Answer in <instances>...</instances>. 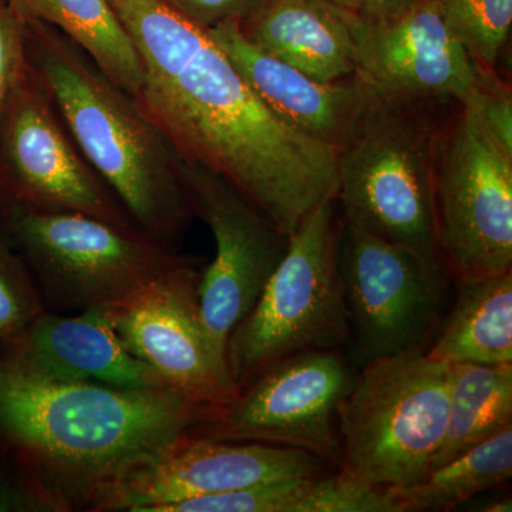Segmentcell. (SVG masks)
Here are the masks:
<instances>
[{
    "mask_svg": "<svg viewBox=\"0 0 512 512\" xmlns=\"http://www.w3.org/2000/svg\"><path fill=\"white\" fill-rule=\"evenodd\" d=\"M110 3L143 66L138 106L178 156L220 175L288 235L336 200L338 151L276 116L210 30L163 0Z\"/></svg>",
    "mask_w": 512,
    "mask_h": 512,
    "instance_id": "1",
    "label": "cell"
},
{
    "mask_svg": "<svg viewBox=\"0 0 512 512\" xmlns=\"http://www.w3.org/2000/svg\"><path fill=\"white\" fill-rule=\"evenodd\" d=\"M205 407L173 389H123L40 375L0 357V433L35 466L36 481L70 507L200 423Z\"/></svg>",
    "mask_w": 512,
    "mask_h": 512,
    "instance_id": "2",
    "label": "cell"
},
{
    "mask_svg": "<svg viewBox=\"0 0 512 512\" xmlns=\"http://www.w3.org/2000/svg\"><path fill=\"white\" fill-rule=\"evenodd\" d=\"M23 39L26 62L84 160L144 235L178 251L194 215L173 146L62 32L23 18Z\"/></svg>",
    "mask_w": 512,
    "mask_h": 512,
    "instance_id": "3",
    "label": "cell"
},
{
    "mask_svg": "<svg viewBox=\"0 0 512 512\" xmlns=\"http://www.w3.org/2000/svg\"><path fill=\"white\" fill-rule=\"evenodd\" d=\"M436 103L382 97L338 151L336 201L353 227L444 265L434 200Z\"/></svg>",
    "mask_w": 512,
    "mask_h": 512,
    "instance_id": "4",
    "label": "cell"
},
{
    "mask_svg": "<svg viewBox=\"0 0 512 512\" xmlns=\"http://www.w3.org/2000/svg\"><path fill=\"white\" fill-rule=\"evenodd\" d=\"M453 365L426 352L357 370L338 407L342 470L382 487L426 476L446 431Z\"/></svg>",
    "mask_w": 512,
    "mask_h": 512,
    "instance_id": "5",
    "label": "cell"
},
{
    "mask_svg": "<svg viewBox=\"0 0 512 512\" xmlns=\"http://www.w3.org/2000/svg\"><path fill=\"white\" fill-rule=\"evenodd\" d=\"M335 205L323 202L289 235L284 258L229 335L225 356L238 390L286 357L348 346Z\"/></svg>",
    "mask_w": 512,
    "mask_h": 512,
    "instance_id": "6",
    "label": "cell"
},
{
    "mask_svg": "<svg viewBox=\"0 0 512 512\" xmlns=\"http://www.w3.org/2000/svg\"><path fill=\"white\" fill-rule=\"evenodd\" d=\"M13 245L46 301L64 311L104 309L156 281L190 256L143 232L80 212L3 207Z\"/></svg>",
    "mask_w": 512,
    "mask_h": 512,
    "instance_id": "7",
    "label": "cell"
},
{
    "mask_svg": "<svg viewBox=\"0 0 512 512\" xmlns=\"http://www.w3.org/2000/svg\"><path fill=\"white\" fill-rule=\"evenodd\" d=\"M338 268L349 320V359L360 367L426 352L447 308L451 276L409 249L340 220Z\"/></svg>",
    "mask_w": 512,
    "mask_h": 512,
    "instance_id": "8",
    "label": "cell"
},
{
    "mask_svg": "<svg viewBox=\"0 0 512 512\" xmlns=\"http://www.w3.org/2000/svg\"><path fill=\"white\" fill-rule=\"evenodd\" d=\"M457 104L437 137L434 200L444 265L466 281L512 271V156Z\"/></svg>",
    "mask_w": 512,
    "mask_h": 512,
    "instance_id": "9",
    "label": "cell"
},
{
    "mask_svg": "<svg viewBox=\"0 0 512 512\" xmlns=\"http://www.w3.org/2000/svg\"><path fill=\"white\" fill-rule=\"evenodd\" d=\"M356 369L343 349L286 357L239 389L231 403L207 410L188 433L296 448L339 470L338 407Z\"/></svg>",
    "mask_w": 512,
    "mask_h": 512,
    "instance_id": "10",
    "label": "cell"
},
{
    "mask_svg": "<svg viewBox=\"0 0 512 512\" xmlns=\"http://www.w3.org/2000/svg\"><path fill=\"white\" fill-rule=\"evenodd\" d=\"M3 207L80 212L140 231L77 150L26 57L0 123Z\"/></svg>",
    "mask_w": 512,
    "mask_h": 512,
    "instance_id": "11",
    "label": "cell"
},
{
    "mask_svg": "<svg viewBox=\"0 0 512 512\" xmlns=\"http://www.w3.org/2000/svg\"><path fill=\"white\" fill-rule=\"evenodd\" d=\"M201 259L190 256L123 301L101 309L131 353L147 363L170 389L218 409L237 397L227 359L217 352L202 323L198 285Z\"/></svg>",
    "mask_w": 512,
    "mask_h": 512,
    "instance_id": "12",
    "label": "cell"
},
{
    "mask_svg": "<svg viewBox=\"0 0 512 512\" xmlns=\"http://www.w3.org/2000/svg\"><path fill=\"white\" fill-rule=\"evenodd\" d=\"M328 463L306 451L184 433L156 456L101 488L92 511L161 512L168 505L252 485L318 477Z\"/></svg>",
    "mask_w": 512,
    "mask_h": 512,
    "instance_id": "13",
    "label": "cell"
},
{
    "mask_svg": "<svg viewBox=\"0 0 512 512\" xmlns=\"http://www.w3.org/2000/svg\"><path fill=\"white\" fill-rule=\"evenodd\" d=\"M180 173L192 215L214 235L215 256L202 269L198 296L204 328L214 348L227 359L229 335L254 308L284 258L289 235L220 175L183 158Z\"/></svg>",
    "mask_w": 512,
    "mask_h": 512,
    "instance_id": "14",
    "label": "cell"
},
{
    "mask_svg": "<svg viewBox=\"0 0 512 512\" xmlns=\"http://www.w3.org/2000/svg\"><path fill=\"white\" fill-rule=\"evenodd\" d=\"M343 15L355 76L380 96L464 103L476 92V63L448 29L439 0H419L386 18Z\"/></svg>",
    "mask_w": 512,
    "mask_h": 512,
    "instance_id": "15",
    "label": "cell"
},
{
    "mask_svg": "<svg viewBox=\"0 0 512 512\" xmlns=\"http://www.w3.org/2000/svg\"><path fill=\"white\" fill-rule=\"evenodd\" d=\"M210 33L276 116L336 151L355 136L383 97L357 76L338 82L313 79L252 45L238 23Z\"/></svg>",
    "mask_w": 512,
    "mask_h": 512,
    "instance_id": "16",
    "label": "cell"
},
{
    "mask_svg": "<svg viewBox=\"0 0 512 512\" xmlns=\"http://www.w3.org/2000/svg\"><path fill=\"white\" fill-rule=\"evenodd\" d=\"M6 356L40 375L123 389H170L128 350L101 309L66 316L45 312Z\"/></svg>",
    "mask_w": 512,
    "mask_h": 512,
    "instance_id": "17",
    "label": "cell"
},
{
    "mask_svg": "<svg viewBox=\"0 0 512 512\" xmlns=\"http://www.w3.org/2000/svg\"><path fill=\"white\" fill-rule=\"evenodd\" d=\"M239 28L259 50L319 82L356 74L348 22L328 0H265Z\"/></svg>",
    "mask_w": 512,
    "mask_h": 512,
    "instance_id": "18",
    "label": "cell"
},
{
    "mask_svg": "<svg viewBox=\"0 0 512 512\" xmlns=\"http://www.w3.org/2000/svg\"><path fill=\"white\" fill-rule=\"evenodd\" d=\"M454 282L456 299L426 355L450 365L512 363V271Z\"/></svg>",
    "mask_w": 512,
    "mask_h": 512,
    "instance_id": "19",
    "label": "cell"
},
{
    "mask_svg": "<svg viewBox=\"0 0 512 512\" xmlns=\"http://www.w3.org/2000/svg\"><path fill=\"white\" fill-rule=\"evenodd\" d=\"M23 18L62 32L124 92L137 100L144 73L133 40L110 0H9Z\"/></svg>",
    "mask_w": 512,
    "mask_h": 512,
    "instance_id": "20",
    "label": "cell"
},
{
    "mask_svg": "<svg viewBox=\"0 0 512 512\" xmlns=\"http://www.w3.org/2000/svg\"><path fill=\"white\" fill-rule=\"evenodd\" d=\"M512 427V363L453 365L446 431L430 470Z\"/></svg>",
    "mask_w": 512,
    "mask_h": 512,
    "instance_id": "21",
    "label": "cell"
},
{
    "mask_svg": "<svg viewBox=\"0 0 512 512\" xmlns=\"http://www.w3.org/2000/svg\"><path fill=\"white\" fill-rule=\"evenodd\" d=\"M512 477V427L430 470L407 487H389L402 512H447Z\"/></svg>",
    "mask_w": 512,
    "mask_h": 512,
    "instance_id": "22",
    "label": "cell"
},
{
    "mask_svg": "<svg viewBox=\"0 0 512 512\" xmlns=\"http://www.w3.org/2000/svg\"><path fill=\"white\" fill-rule=\"evenodd\" d=\"M448 29L481 69L495 70L512 23V0H439Z\"/></svg>",
    "mask_w": 512,
    "mask_h": 512,
    "instance_id": "23",
    "label": "cell"
},
{
    "mask_svg": "<svg viewBox=\"0 0 512 512\" xmlns=\"http://www.w3.org/2000/svg\"><path fill=\"white\" fill-rule=\"evenodd\" d=\"M46 312L32 272L5 232H0V345L9 348Z\"/></svg>",
    "mask_w": 512,
    "mask_h": 512,
    "instance_id": "24",
    "label": "cell"
},
{
    "mask_svg": "<svg viewBox=\"0 0 512 512\" xmlns=\"http://www.w3.org/2000/svg\"><path fill=\"white\" fill-rule=\"evenodd\" d=\"M292 512H402L389 487L339 468L315 477Z\"/></svg>",
    "mask_w": 512,
    "mask_h": 512,
    "instance_id": "25",
    "label": "cell"
},
{
    "mask_svg": "<svg viewBox=\"0 0 512 512\" xmlns=\"http://www.w3.org/2000/svg\"><path fill=\"white\" fill-rule=\"evenodd\" d=\"M313 478H289L229 493L190 498L168 505L161 512H292Z\"/></svg>",
    "mask_w": 512,
    "mask_h": 512,
    "instance_id": "26",
    "label": "cell"
},
{
    "mask_svg": "<svg viewBox=\"0 0 512 512\" xmlns=\"http://www.w3.org/2000/svg\"><path fill=\"white\" fill-rule=\"evenodd\" d=\"M477 66V64H476ZM476 92L464 103L471 104L485 131L505 153L512 156V96L511 89L495 70L477 66Z\"/></svg>",
    "mask_w": 512,
    "mask_h": 512,
    "instance_id": "27",
    "label": "cell"
},
{
    "mask_svg": "<svg viewBox=\"0 0 512 512\" xmlns=\"http://www.w3.org/2000/svg\"><path fill=\"white\" fill-rule=\"evenodd\" d=\"M23 62V18L10 5L9 0H0V123L8 104L10 90Z\"/></svg>",
    "mask_w": 512,
    "mask_h": 512,
    "instance_id": "28",
    "label": "cell"
},
{
    "mask_svg": "<svg viewBox=\"0 0 512 512\" xmlns=\"http://www.w3.org/2000/svg\"><path fill=\"white\" fill-rule=\"evenodd\" d=\"M165 5L210 30L225 23L244 25L261 9L265 0H163Z\"/></svg>",
    "mask_w": 512,
    "mask_h": 512,
    "instance_id": "29",
    "label": "cell"
},
{
    "mask_svg": "<svg viewBox=\"0 0 512 512\" xmlns=\"http://www.w3.org/2000/svg\"><path fill=\"white\" fill-rule=\"evenodd\" d=\"M63 507L43 485L18 483L0 474V512L59 511Z\"/></svg>",
    "mask_w": 512,
    "mask_h": 512,
    "instance_id": "30",
    "label": "cell"
},
{
    "mask_svg": "<svg viewBox=\"0 0 512 512\" xmlns=\"http://www.w3.org/2000/svg\"><path fill=\"white\" fill-rule=\"evenodd\" d=\"M336 8L359 18H386L402 12L419 0H328Z\"/></svg>",
    "mask_w": 512,
    "mask_h": 512,
    "instance_id": "31",
    "label": "cell"
},
{
    "mask_svg": "<svg viewBox=\"0 0 512 512\" xmlns=\"http://www.w3.org/2000/svg\"><path fill=\"white\" fill-rule=\"evenodd\" d=\"M474 511L483 512H511L512 511V498L511 495L507 497H495L488 500L487 503L481 504L480 508Z\"/></svg>",
    "mask_w": 512,
    "mask_h": 512,
    "instance_id": "32",
    "label": "cell"
}]
</instances>
